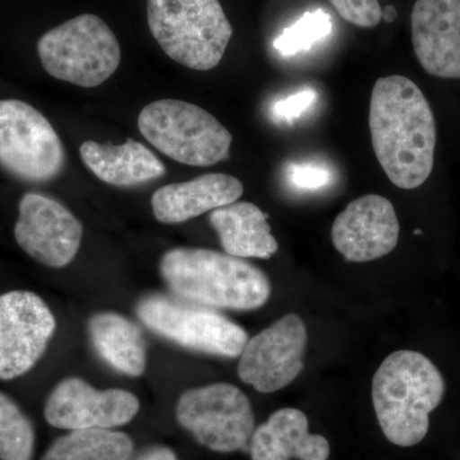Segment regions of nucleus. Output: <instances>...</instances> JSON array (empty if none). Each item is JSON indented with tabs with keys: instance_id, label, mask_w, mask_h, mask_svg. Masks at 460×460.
<instances>
[{
	"instance_id": "nucleus-12",
	"label": "nucleus",
	"mask_w": 460,
	"mask_h": 460,
	"mask_svg": "<svg viewBox=\"0 0 460 460\" xmlns=\"http://www.w3.org/2000/svg\"><path fill=\"white\" fill-rule=\"evenodd\" d=\"M18 213L14 238L27 255L49 268H65L74 261L84 228L65 205L40 193H26Z\"/></svg>"
},
{
	"instance_id": "nucleus-1",
	"label": "nucleus",
	"mask_w": 460,
	"mask_h": 460,
	"mask_svg": "<svg viewBox=\"0 0 460 460\" xmlns=\"http://www.w3.org/2000/svg\"><path fill=\"white\" fill-rule=\"evenodd\" d=\"M372 145L381 168L396 187L422 186L434 169L436 123L429 100L410 78H378L370 102Z\"/></svg>"
},
{
	"instance_id": "nucleus-27",
	"label": "nucleus",
	"mask_w": 460,
	"mask_h": 460,
	"mask_svg": "<svg viewBox=\"0 0 460 460\" xmlns=\"http://www.w3.org/2000/svg\"><path fill=\"white\" fill-rule=\"evenodd\" d=\"M135 460H178V458L171 447L155 445L145 449Z\"/></svg>"
},
{
	"instance_id": "nucleus-8",
	"label": "nucleus",
	"mask_w": 460,
	"mask_h": 460,
	"mask_svg": "<svg viewBox=\"0 0 460 460\" xmlns=\"http://www.w3.org/2000/svg\"><path fill=\"white\" fill-rule=\"evenodd\" d=\"M175 417L181 428L213 452H250L255 416L237 386L219 383L190 389L181 395Z\"/></svg>"
},
{
	"instance_id": "nucleus-19",
	"label": "nucleus",
	"mask_w": 460,
	"mask_h": 460,
	"mask_svg": "<svg viewBox=\"0 0 460 460\" xmlns=\"http://www.w3.org/2000/svg\"><path fill=\"white\" fill-rule=\"evenodd\" d=\"M210 223L228 255L268 260L279 250L268 215L252 202H233L211 211Z\"/></svg>"
},
{
	"instance_id": "nucleus-10",
	"label": "nucleus",
	"mask_w": 460,
	"mask_h": 460,
	"mask_svg": "<svg viewBox=\"0 0 460 460\" xmlns=\"http://www.w3.org/2000/svg\"><path fill=\"white\" fill-rule=\"evenodd\" d=\"M56 328V317L41 296L26 290L0 296V380H14L31 370Z\"/></svg>"
},
{
	"instance_id": "nucleus-26",
	"label": "nucleus",
	"mask_w": 460,
	"mask_h": 460,
	"mask_svg": "<svg viewBox=\"0 0 460 460\" xmlns=\"http://www.w3.org/2000/svg\"><path fill=\"white\" fill-rule=\"evenodd\" d=\"M317 98V93L314 90H302L299 93L288 96L287 99L280 100L274 105L275 118L280 120L292 122L296 119L305 111H307L314 104Z\"/></svg>"
},
{
	"instance_id": "nucleus-28",
	"label": "nucleus",
	"mask_w": 460,
	"mask_h": 460,
	"mask_svg": "<svg viewBox=\"0 0 460 460\" xmlns=\"http://www.w3.org/2000/svg\"><path fill=\"white\" fill-rule=\"evenodd\" d=\"M396 16H398V13H396V9L393 5H387L383 9V20L385 22H394Z\"/></svg>"
},
{
	"instance_id": "nucleus-18",
	"label": "nucleus",
	"mask_w": 460,
	"mask_h": 460,
	"mask_svg": "<svg viewBox=\"0 0 460 460\" xmlns=\"http://www.w3.org/2000/svg\"><path fill=\"white\" fill-rule=\"evenodd\" d=\"M80 154L87 168L111 186H141L165 174L164 164L137 141L128 140L120 146L86 141Z\"/></svg>"
},
{
	"instance_id": "nucleus-13",
	"label": "nucleus",
	"mask_w": 460,
	"mask_h": 460,
	"mask_svg": "<svg viewBox=\"0 0 460 460\" xmlns=\"http://www.w3.org/2000/svg\"><path fill=\"white\" fill-rule=\"evenodd\" d=\"M140 411L132 393L120 389L98 390L78 377L58 384L45 404L44 416L53 428L107 429L127 425Z\"/></svg>"
},
{
	"instance_id": "nucleus-20",
	"label": "nucleus",
	"mask_w": 460,
	"mask_h": 460,
	"mask_svg": "<svg viewBox=\"0 0 460 460\" xmlns=\"http://www.w3.org/2000/svg\"><path fill=\"white\" fill-rule=\"evenodd\" d=\"M93 349L102 361L127 376H141L146 367V341L141 329L123 314L98 313L89 321Z\"/></svg>"
},
{
	"instance_id": "nucleus-7",
	"label": "nucleus",
	"mask_w": 460,
	"mask_h": 460,
	"mask_svg": "<svg viewBox=\"0 0 460 460\" xmlns=\"http://www.w3.org/2000/svg\"><path fill=\"white\" fill-rule=\"evenodd\" d=\"M138 319L151 332L172 343L211 356H241L248 335L214 308L192 304L178 296L153 293L136 305Z\"/></svg>"
},
{
	"instance_id": "nucleus-16",
	"label": "nucleus",
	"mask_w": 460,
	"mask_h": 460,
	"mask_svg": "<svg viewBox=\"0 0 460 460\" xmlns=\"http://www.w3.org/2000/svg\"><path fill=\"white\" fill-rule=\"evenodd\" d=\"M243 190V184L237 178L213 172L163 186L154 193L151 205L160 223L180 224L238 201Z\"/></svg>"
},
{
	"instance_id": "nucleus-17",
	"label": "nucleus",
	"mask_w": 460,
	"mask_h": 460,
	"mask_svg": "<svg viewBox=\"0 0 460 460\" xmlns=\"http://www.w3.org/2000/svg\"><path fill=\"white\" fill-rule=\"evenodd\" d=\"M250 454L252 460H328L330 445L323 436L310 434L304 411L283 408L255 429Z\"/></svg>"
},
{
	"instance_id": "nucleus-14",
	"label": "nucleus",
	"mask_w": 460,
	"mask_h": 460,
	"mask_svg": "<svg viewBox=\"0 0 460 460\" xmlns=\"http://www.w3.org/2000/svg\"><path fill=\"white\" fill-rule=\"evenodd\" d=\"M399 233L392 202L383 196L365 195L338 215L332 239L347 261L368 262L389 255L398 244Z\"/></svg>"
},
{
	"instance_id": "nucleus-3",
	"label": "nucleus",
	"mask_w": 460,
	"mask_h": 460,
	"mask_svg": "<svg viewBox=\"0 0 460 460\" xmlns=\"http://www.w3.org/2000/svg\"><path fill=\"white\" fill-rule=\"evenodd\" d=\"M445 389L443 375L425 354L404 349L386 357L372 381V402L387 440L402 447L420 443Z\"/></svg>"
},
{
	"instance_id": "nucleus-21",
	"label": "nucleus",
	"mask_w": 460,
	"mask_h": 460,
	"mask_svg": "<svg viewBox=\"0 0 460 460\" xmlns=\"http://www.w3.org/2000/svg\"><path fill=\"white\" fill-rule=\"evenodd\" d=\"M133 441L107 429H72L57 438L41 460H129Z\"/></svg>"
},
{
	"instance_id": "nucleus-15",
	"label": "nucleus",
	"mask_w": 460,
	"mask_h": 460,
	"mask_svg": "<svg viewBox=\"0 0 460 460\" xmlns=\"http://www.w3.org/2000/svg\"><path fill=\"white\" fill-rule=\"evenodd\" d=\"M411 27L422 68L435 77L460 80V0H417Z\"/></svg>"
},
{
	"instance_id": "nucleus-9",
	"label": "nucleus",
	"mask_w": 460,
	"mask_h": 460,
	"mask_svg": "<svg viewBox=\"0 0 460 460\" xmlns=\"http://www.w3.org/2000/svg\"><path fill=\"white\" fill-rule=\"evenodd\" d=\"M66 151L49 120L21 100H0V166L26 181L54 180Z\"/></svg>"
},
{
	"instance_id": "nucleus-11",
	"label": "nucleus",
	"mask_w": 460,
	"mask_h": 460,
	"mask_svg": "<svg viewBox=\"0 0 460 460\" xmlns=\"http://www.w3.org/2000/svg\"><path fill=\"white\" fill-rule=\"evenodd\" d=\"M307 330L301 317L286 314L248 339L238 363V376L257 392H278L304 370Z\"/></svg>"
},
{
	"instance_id": "nucleus-23",
	"label": "nucleus",
	"mask_w": 460,
	"mask_h": 460,
	"mask_svg": "<svg viewBox=\"0 0 460 460\" xmlns=\"http://www.w3.org/2000/svg\"><path fill=\"white\" fill-rule=\"evenodd\" d=\"M332 31V20L323 11L305 13L295 25L288 27L275 40V48L284 57L295 56L299 51L310 49L311 47L326 38Z\"/></svg>"
},
{
	"instance_id": "nucleus-4",
	"label": "nucleus",
	"mask_w": 460,
	"mask_h": 460,
	"mask_svg": "<svg viewBox=\"0 0 460 460\" xmlns=\"http://www.w3.org/2000/svg\"><path fill=\"white\" fill-rule=\"evenodd\" d=\"M147 21L166 56L196 71L219 65L233 36L219 0H147Z\"/></svg>"
},
{
	"instance_id": "nucleus-25",
	"label": "nucleus",
	"mask_w": 460,
	"mask_h": 460,
	"mask_svg": "<svg viewBox=\"0 0 460 460\" xmlns=\"http://www.w3.org/2000/svg\"><path fill=\"white\" fill-rule=\"evenodd\" d=\"M288 177L298 189L317 190L328 183L330 172L325 166L305 163L290 165L288 169Z\"/></svg>"
},
{
	"instance_id": "nucleus-2",
	"label": "nucleus",
	"mask_w": 460,
	"mask_h": 460,
	"mask_svg": "<svg viewBox=\"0 0 460 460\" xmlns=\"http://www.w3.org/2000/svg\"><path fill=\"white\" fill-rule=\"evenodd\" d=\"M160 272L175 296L214 310H257L271 295L261 269L206 248H172L162 257Z\"/></svg>"
},
{
	"instance_id": "nucleus-6",
	"label": "nucleus",
	"mask_w": 460,
	"mask_h": 460,
	"mask_svg": "<svg viewBox=\"0 0 460 460\" xmlns=\"http://www.w3.org/2000/svg\"><path fill=\"white\" fill-rule=\"evenodd\" d=\"M38 54L45 71L75 86L96 87L120 65V45L95 14H81L41 36Z\"/></svg>"
},
{
	"instance_id": "nucleus-5",
	"label": "nucleus",
	"mask_w": 460,
	"mask_h": 460,
	"mask_svg": "<svg viewBox=\"0 0 460 460\" xmlns=\"http://www.w3.org/2000/svg\"><path fill=\"white\" fill-rule=\"evenodd\" d=\"M142 136L160 153L190 166L228 159L233 137L205 109L181 100H157L138 115Z\"/></svg>"
},
{
	"instance_id": "nucleus-24",
	"label": "nucleus",
	"mask_w": 460,
	"mask_h": 460,
	"mask_svg": "<svg viewBox=\"0 0 460 460\" xmlns=\"http://www.w3.org/2000/svg\"><path fill=\"white\" fill-rule=\"evenodd\" d=\"M339 16L362 29H372L383 21V8L378 0H328Z\"/></svg>"
},
{
	"instance_id": "nucleus-22",
	"label": "nucleus",
	"mask_w": 460,
	"mask_h": 460,
	"mask_svg": "<svg viewBox=\"0 0 460 460\" xmlns=\"http://www.w3.org/2000/svg\"><path fill=\"white\" fill-rule=\"evenodd\" d=\"M35 429L13 399L0 393V460H32Z\"/></svg>"
}]
</instances>
